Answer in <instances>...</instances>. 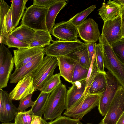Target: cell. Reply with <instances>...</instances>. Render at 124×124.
Returning a JSON list of instances; mask_svg holds the SVG:
<instances>
[{"mask_svg":"<svg viewBox=\"0 0 124 124\" xmlns=\"http://www.w3.org/2000/svg\"><path fill=\"white\" fill-rule=\"evenodd\" d=\"M67 91L66 86L61 83L51 93L43 114L44 119L52 121L61 116L65 109Z\"/></svg>","mask_w":124,"mask_h":124,"instance_id":"6da1fadb","label":"cell"},{"mask_svg":"<svg viewBox=\"0 0 124 124\" xmlns=\"http://www.w3.org/2000/svg\"><path fill=\"white\" fill-rule=\"evenodd\" d=\"M98 40L103 50L104 68L116 78L120 85L124 88V64L117 57L103 35L101 34Z\"/></svg>","mask_w":124,"mask_h":124,"instance_id":"7a4b0ae2","label":"cell"},{"mask_svg":"<svg viewBox=\"0 0 124 124\" xmlns=\"http://www.w3.org/2000/svg\"><path fill=\"white\" fill-rule=\"evenodd\" d=\"M48 8L33 4L26 8L22 17L21 24L35 31H48L46 17Z\"/></svg>","mask_w":124,"mask_h":124,"instance_id":"3957f363","label":"cell"},{"mask_svg":"<svg viewBox=\"0 0 124 124\" xmlns=\"http://www.w3.org/2000/svg\"><path fill=\"white\" fill-rule=\"evenodd\" d=\"M56 57L46 55L35 70L32 74L35 91H40L45 84L54 75L58 66Z\"/></svg>","mask_w":124,"mask_h":124,"instance_id":"277c9868","label":"cell"},{"mask_svg":"<svg viewBox=\"0 0 124 124\" xmlns=\"http://www.w3.org/2000/svg\"><path fill=\"white\" fill-rule=\"evenodd\" d=\"M106 87L100 96L98 109L100 114L105 116L107 113L116 93L120 85L116 78L109 71L105 74Z\"/></svg>","mask_w":124,"mask_h":124,"instance_id":"5b68a950","label":"cell"},{"mask_svg":"<svg viewBox=\"0 0 124 124\" xmlns=\"http://www.w3.org/2000/svg\"><path fill=\"white\" fill-rule=\"evenodd\" d=\"M100 96L86 93L78 103L73 108L66 110L63 115L73 119L80 120L95 107L98 106Z\"/></svg>","mask_w":124,"mask_h":124,"instance_id":"8992f818","label":"cell"},{"mask_svg":"<svg viewBox=\"0 0 124 124\" xmlns=\"http://www.w3.org/2000/svg\"><path fill=\"white\" fill-rule=\"evenodd\" d=\"M124 112V88L120 86L108 110L99 124H116Z\"/></svg>","mask_w":124,"mask_h":124,"instance_id":"52a82bcc","label":"cell"},{"mask_svg":"<svg viewBox=\"0 0 124 124\" xmlns=\"http://www.w3.org/2000/svg\"><path fill=\"white\" fill-rule=\"evenodd\" d=\"M10 51L2 43L0 46V89L6 87L14 66Z\"/></svg>","mask_w":124,"mask_h":124,"instance_id":"ba28073f","label":"cell"},{"mask_svg":"<svg viewBox=\"0 0 124 124\" xmlns=\"http://www.w3.org/2000/svg\"><path fill=\"white\" fill-rule=\"evenodd\" d=\"M52 43L47 46L45 54L46 55L56 57L66 56L76 49L85 45L79 40L74 41L53 40Z\"/></svg>","mask_w":124,"mask_h":124,"instance_id":"9c48e42d","label":"cell"},{"mask_svg":"<svg viewBox=\"0 0 124 124\" xmlns=\"http://www.w3.org/2000/svg\"><path fill=\"white\" fill-rule=\"evenodd\" d=\"M51 33L60 40L70 41L78 40L77 27L68 21H63L56 24Z\"/></svg>","mask_w":124,"mask_h":124,"instance_id":"30bf717a","label":"cell"},{"mask_svg":"<svg viewBox=\"0 0 124 124\" xmlns=\"http://www.w3.org/2000/svg\"><path fill=\"white\" fill-rule=\"evenodd\" d=\"M44 47H33L13 50V57L15 69H18L43 53Z\"/></svg>","mask_w":124,"mask_h":124,"instance_id":"8fae6325","label":"cell"},{"mask_svg":"<svg viewBox=\"0 0 124 124\" xmlns=\"http://www.w3.org/2000/svg\"><path fill=\"white\" fill-rule=\"evenodd\" d=\"M77 27L81 39L86 43H95L101 35L98 24L91 18Z\"/></svg>","mask_w":124,"mask_h":124,"instance_id":"7c38bea8","label":"cell"},{"mask_svg":"<svg viewBox=\"0 0 124 124\" xmlns=\"http://www.w3.org/2000/svg\"><path fill=\"white\" fill-rule=\"evenodd\" d=\"M12 100L6 91L0 89V121L3 123L12 121L20 111L13 104Z\"/></svg>","mask_w":124,"mask_h":124,"instance_id":"4fadbf2b","label":"cell"},{"mask_svg":"<svg viewBox=\"0 0 124 124\" xmlns=\"http://www.w3.org/2000/svg\"><path fill=\"white\" fill-rule=\"evenodd\" d=\"M34 91L33 78L31 74L20 80L9 94L12 100L19 101L33 94Z\"/></svg>","mask_w":124,"mask_h":124,"instance_id":"5bb4252c","label":"cell"},{"mask_svg":"<svg viewBox=\"0 0 124 124\" xmlns=\"http://www.w3.org/2000/svg\"><path fill=\"white\" fill-rule=\"evenodd\" d=\"M101 34L110 46L121 39L122 37L120 16L113 20L104 22Z\"/></svg>","mask_w":124,"mask_h":124,"instance_id":"9a60e30c","label":"cell"},{"mask_svg":"<svg viewBox=\"0 0 124 124\" xmlns=\"http://www.w3.org/2000/svg\"><path fill=\"white\" fill-rule=\"evenodd\" d=\"M67 90L66 97V110L73 108L86 93L85 80L76 82L73 84Z\"/></svg>","mask_w":124,"mask_h":124,"instance_id":"2e32d148","label":"cell"},{"mask_svg":"<svg viewBox=\"0 0 124 124\" xmlns=\"http://www.w3.org/2000/svg\"><path fill=\"white\" fill-rule=\"evenodd\" d=\"M45 54L43 53L21 68L15 69L10 76V82L16 83L26 76L32 74L42 62Z\"/></svg>","mask_w":124,"mask_h":124,"instance_id":"e0dca14e","label":"cell"},{"mask_svg":"<svg viewBox=\"0 0 124 124\" xmlns=\"http://www.w3.org/2000/svg\"><path fill=\"white\" fill-rule=\"evenodd\" d=\"M57 58L61 76L66 81L71 83L77 62L72 58L66 56H59Z\"/></svg>","mask_w":124,"mask_h":124,"instance_id":"ac0fdd59","label":"cell"},{"mask_svg":"<svg viewBox=\"0 0 124 124\" xmlns=\"http://www.w3.org/2000/svg\"><path fill=\"white\" fill-rule=\"evenodd\" d=\"M120 7L112 1L109 0L107 3L104 2L98 11L99 15L104 22L113 20L120 16Z\"/></svg>","mask_w":124,"mask_h":124,"instance_id":"d6986e66","label":"cell"},{"mask_svg":"<svg viewBox=\"0 0 124 124\" xmlns=\"http://www.w3.org/2000/svg\"><path fill=\"white\" fill-rule=\"evenodd\" d=\"M65 0H57L48 8L46 17V23L48 31L51 33L54 26L56 17L60 11L66 5Z\"/></svg>","mask_w":124,"mask_h":124,"instance_id":"ffe728a7","label":"cell"},{"mask_svg":"<svg viewBox=\"0 0 124 124\" xmlns=\"http://www.w3.org/2000/svg\"><path fill=\"white\" fill-rule=\"evenodd\" d=\"M66 56L72 58L82 66L89 69L91 62L89 55L87 43Z\"/></svg>","mask_w":124,"mask_h":124,"instance_id":"44dd1931","label":"cell"},{"mask_svg":"<svg viewBox=\"0 0 124 124\" xmlns=\"http://www.w3.org/2000/svg\"><path fill=\"white\" fill-rule=\"evenodd\" d=\"M36 31L23 25L15 28L9 33L20 41L29 45L34 39Z\"/></svg>","mask_w":124,"mask_h":124,"instance_id":"7402d4cb","label":"cell"},{"mask_svg":"<svg viewBox=\"0 0 124 124\" xmlns=\"http://www.w3.org/2000/svg\"><path fill=\"white\" fill-rule=\"evenodd\" d=\"M105 73L98 72L97 73L87 93L97 94L100 96L105 91L106 87Z\"/></svg>","mask_w":124,"mask_h":124,"instance_id":"603a6c76","label":"cell"},{"mask_svg":"<svg viewBox=\"0 0 124 124\" xmlns=\"http://www.w3.org/2000/svg\"><path fill=\"white\" fill-rule=\"evenodd\" d=\"M28 0H12L13 3L12 19L14 28L18 25L19 22L23 17L24 10L27 8L26 4Z\"/></svg>","mask_w":124,"mask_h":124,"instance_id":"cb8c5ba5","label":"cell"},{"mask_svg":"<svg viewBox=\"0 0 124 124\" xmlns=\"http://www.w3.org/2000/svg\"><path fill=\"white\" fill-rule=\"evenodd\" d=\"M53 41L50 33L48 31H36L34 39L30 45V47H44L50 44V42Z\"/></svg>","mask_w":124,"mask_h":124,"instance_id":"d4e9b609","label":"cell"},{"mask_svg":"<svg viewBox=\"0 0 124 124\" xmlns=\"http://www.w3.org/2000/svg\"><path fill=\"white\" fill-rule=\"evenodd\" d=\"M0 44L7 45L8 48L19 49L30 47L29 45L22 42L9 33L4 35L0 34Z\"/></svg>","mask_w":124,"mask_h":124,"instance_id":"484cf974","label":"cell"},{"mask_svg":"<svg viewBox=\"0 0 124 124\" xmlns=\"http://www.w3.org/2000/svg\"><path fill=\"white\" fill-rule=\"evenodd\" d=\"M50 93L40 92L31 109L34 115L42 117L43 114L46 102Z\"/></svg>","mask_w":124,"mask_h":124,"instance_id":"4316f807","label":"cell"},{"mask_svg":"<svg viewBox=\"0 0 124 124\" xmlns=\"http://www.w3.org/2000/svg\"><path fill=\"white\" fill-rule=\"evenodd\" d=\"M96 8V5L91 6L83 11L77 14L68 21L77 27L82 23L88 15Z\"/></svg>","mask_w":124,"mask_h":124,"instance_id":"83f0119b","label":"cell"},{"mask_svg":"<svg viewBox=\"0 0 124 124\" xmlns=\"http://www.w3.org/2000/svg\"><path fill=\"white\" fill-rule=\"evenodd\" d=\"M61 76L60 73L54 75L43 86L40 92L51 93L61 83Z\"/></svg>","mask_w":124,"mask_h":124,"instance_id":"f1b7e54d","label":"cell"},{"mask_svg":"<svg viewBox=\"0 0 124 124\" xmlns=\"http://www.w3.org/2000/svg\"><path fill=\"white\" fill-rule=\"evenodd\" d=\"M34 114L31 109L27 111H20L15 118V124H31Z\"/></svg>","mask_w":124,"mask_h":124,"instance_id":"f546056e","label":"cell"},{"mask_svg":"<svg viewBox=\"0 0 124 124\" xmlns=\"http://www.w3.org/2000/svg\"><path fill=\"white\" fill-rule=\"evenodd\" d=\"M0 34L2 35L6 34L5 21L7 13L10 6L3 0H0Z\"/></svg>","mask_w":124,"mask_h":124,"instance_id":"4dcf8cb0","label":"cell"},{"mask_svg":"<svg viewBox=\"0 0 124 124\" xmlns=\"http://www.w3.org/2000/svg\"><path fill=\"white\" fill-rule=\"evenodd\" d=\"M88 69L83 67L77 62L72 79V84L77 81L86 80Z\"/></svg>","mask_w":124,"mask_h":124,"instance_id":"1f68e13d","label":"cell"},{"mask_svg":"<svg viewBox=\"0 0 124 124\" xmlns=\"http://www.w3.org/2000/svg\"><path fill=\"white\" fill-rule=\"evenodd\" d=\"M111 46L117 57L124 64V38L122 37Z\"/></svg>","mask_w":124,"mask_h":124,"instance_id":"d6a6232c","label":"cell"},{"mask_svg":"<svg viewBox=\"0 0 124 124\" xmlns=\"http://www.w3.org/2000/svg\"><path fill=\"white\" fill-rule=\"evenodd\" d=\"M96 46V66L99 72L104 73L103 55L102 47L99 43H95Z\"/></svg>","mask_w":124,"mask_h":124,"instance_id":"836d02e7","label":"cell"},{"mask_svg":"<svg viewBox=\"0 0 124 124\" xmlns=\"http://www.w3.org/2000/svg\"><path fill=\"white\" fill-rule=\"evenodd\" d=\"M48 123L49 124H83L78 119L71 118L62 116Z\"/></svg>","mask_w":124,"mask_h":124,"instance_id":"e575fe53","label":"cell"},{"mask_svg":"<svg viewBox=\"0 0 124 124\" xmlns=\"http://www.w3.org/2000/svg\"><path fill=\"white\" fill-rule=\"evenodd\" d=\"M33 94L20 100L19 104L17 109L20 111L25 110L28 108L32 107L35 103L31 99Z\"/></svg>","mask_w":124,"mask_h":124,"instance_id":"d590c367","label":"cell"},{"mask_svg":"<svg viewBox=\"0 0 124 124\" xmlns=\"http://www.w3.org/2000/svg\"><path fill=\"white\" fill-rule=\"evenodd\" d=\"M13 3L11 2L10 8L8 12L5 19V25L6 34L11 32L15 28L12 19Z\"/></svg>","mask_w":124,"mask_h":124,"instance_id":"8d00e7d4","label":"cell"},{"mask_svg":"<svg viewBox=\"0 0 124 124\" xmlns=\"http://www.w3.org/2000/svg\"><path fill=\"white\" fill-rule=\"evenodd\" d=\"M56 0H35L33 1V4L48 8Z\"/></svg>","mask_w":124,"mask_h":124,"instance_id":"74e56055","label":"cell"},{"mask_svg":"<svg viewBox=\"0 0 124 124\" xmlns=\"http://www.w3.org/2000/svg\"><path fill=\"white\" fill-rule=\"evenodd\" d=\"M87 44L90 59L91 62L93 56L96 55L95 43H88Z\"/></svg>","mask_w":124,"mask_h":124,"instance_id":"f35d334b","label":"cell"},{"mask_svg":"<svg viewBox=\"0 0 124 124\" xmlns=\"http://www.w3.org/2000/svg\"><path fill=\"white\" fill-rule=\"evenodd\" d=\"M120 16L122 37L124 38V7H121Z\"/></svg>","mask_w":124,"mask_h":124,"instance_id":"ab89813d","label":"cell"},{"mask_svg":"<svg viewBox=\"0 0 124 124\" xmlns=\"http://www.w3.org/2000/svg\"><path fill=\"white\" fill-rule=\"evenodd\" d=\"M42 117L34 115L33 117L31 124H42Z\"/></svg>","mask_w":124,"mask_h":124,"instance_id":"60d3db41","label":"cell"},{"mask_svg":"<svg viewBox=\"0 0 124 124\" xmlns=\"http://www.w3.org/2000/svg\"><path fill=\"white\" fill-rule=\"evenodd\" d=\"M112 1L119 5L120 7H124V0H114Z\"/></svg>","mask_w":124,"mask_h":124,"instance_id":"b9f144b4","label":"cell"},{"mask_svg":"<svg viewBox=\"0 0 124 124\" xmlns=\"http://www.w3.org/2000/svg\"><path fill=\"white\" fill-rule=\"evenodd\" d=\"M116 124H124V112L119 118Z\"/></svg>","mask_w":124,"mask_h":124,"instance_id":"7bdbcfd3","label":"cell"},{"mask_svg":"<svg viewBox=\"0 0 124 124\" xmlns=\"http://www.w3.org/2000/svg\"><path fill=\"white\" fill-rule=\"evenodd\" d=\"M42 124H49V123L47 122L46 120L42 118L41 120Z\"/></svg>","mask_w":124,"mask_h":124,"instance_id":"ee69618b","label":"cell"},{"mask_svg":"<svg viewBox=\"0 0 124 124\" xmlns=\"http://www.w3.org/2000/svg\"><path fill=\"white\" fill-rule=\"evenodd\" d=\"M1 124H15V123H11V122H9V123H2Z\"/></svg>","mask_w":124,"mask_h":124,"instance_id":"f6af8a7d","label":"cell"},{"mask_svg":"<svg viewBox=\"0 0 124 124\" xmlns=\"http://www.w3.org/2000/svg\"><path fill=\"white\" fill-rule=\"evenodd\" d=\"M91 124V123H87V124Z\"/></svg>","mask_w":124,"mask_h":124,"instance_id":"bcb514c9","label":"cell"},{"mask_svg":"<svg viewBox=\"0 0 124 124\" xmlns=\"http://www.w3.org/2000/svg\"></svg>","mask_w":124,"mask_h":124,"instance_id":"7dc6e473","label":"cell"}]
</instances>
